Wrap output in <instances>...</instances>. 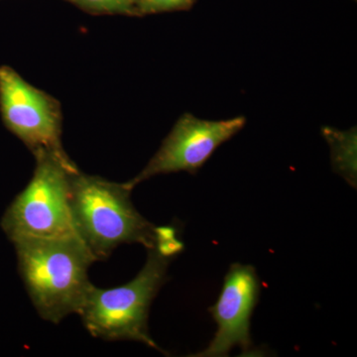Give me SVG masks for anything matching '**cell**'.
<instances>
[{
	"mask_svg": "<svg viewBox=\"0 0 357 357\" xmlns=\"http://www.w3.org/2000/svg\"><path fill=\"white\" fill-rule=\"evenodd\" d=\"M13 244L21 278L40 317L59 324L77 314L93 286L89 268L96 261L79 236L31 237Z\"/></svg>",
	"mask_w": 357,
	"mask_h": 357,
	"instance_id": "1",
	"label": "cell"
},
{
	"mask_svg": "<svg viewBox=\"0 0 357 357\" xmlns=\"http://www.w3.org/2000/svg\"><path fill=\"white\" fill-rule=\"evenodd\" d=\"M132 189L79 170L70 176V206L75 229L96 260L109 257L117 246L156 244V227L136 211Z\"/></svg>",
	"mask_w": 357,
	"mask_h": 357,
	"instance_id": "2",
	"label": "cell"
},
{
	"mask_svg": "<svg viewBox=\"0 0 357 357\" xmlns=\"http://www.w3.org/2000/svg\"><path fill=\"white\" fill-rule=\"evenodd\" d=\"M171 258L155 245L148 249L146 264L132 281L112 289L91 286L77 312L89 333L105 340L142 342L162 351L148 333V314L166 281Z\"/></svg>",
	"mask_w": 357,
	"mask_h": 357,
	"instance_id": "3",
	"label": "cell"
},
{
	"mask_svg": "<svg viewBox=\"0 0 357 357\" xmlns=\"http://www.w3.org/2000/svg\"><path fill=\"white\" fill-rule=\"evenodd\" d=\"M34 156L33 177L7 208L2 229L11 243L31 237L77 236L70 213V176L79 169L70 159L46 152Z\"/></svg>",
	"mask_w": 357,
	"mask_h": 357,
	"instance_id": "4",
	"label": "cell"
},
{
	"mask_svg": "<svg viewBox=\"0 0 357 357\" xmlns=\"http://www.w3.org/2000/svg\"><path fill=\"white\" fill-rule=\"evenodd\" d=\"M0 112L9 131L31 150L69 160L61 143L62 117L57 100L35 88L10 67H0Z\"/></svg>",
	"mask_w": 357,
	"mask_h": 357,
	"instance_id": "5",
	"label": "cell"
},
{
	"mask_svg": "<svg viewBox=\"0 0 357 357\" xmlns=\"http://www.w3.org/2000/svg\"><path fill=\"white\" fill-rule=\"evenodd\" d=\"M243 116L225 121H204L190 114H183L162 143L153 158L139 175L126 182L136 185L160 174L197 173L222 143L234 137L245 126Z\"/></svg>",
	"mask_w": 357,
	"mask_h": 357,
	"instance_id": "6",
	"label": "cell"
},
{
	"mask_svg": "<svg viewBox=\"0 0 357 357\" xmlns=\"http://www.w3.org/2000/svg\"><path fill=\"white\" fill-rule=\"evenodd\" d=\"M259 293L260 282L255 268L239 263L232 264L217 304L208 309L218 324L217 333L210 345L196 356H227L236 347L245 352L250 351V319Z\"/></svg>",
	"mask_w": 357,
	"mask_h": 357,
	"instance_id": "7",
	"label": "cell"
},
{
	"mask_svg": "<svg viewBox=\"0 0 357 357\" xmlns=\"http://www.w3.org/2000/svg\"><path fill=\"white\" fill-rule=\"evenodd\" d=\"M88 13L138 15V0H67Z\"/></svg>",
	"mask_w": 357,
	"mask_h": 357,
	"instance_id": "8",
	"label": "cell"
},
{
	"mask_svg": "<svg viewBox=\"0 0 357 357\" xmlns=\"http://www.w3.org/2000/svg\"><path fill=\"white\" fill-rule=\"evenodd\" d=\"M195 0H138V15H148L170 13V11L185 10L190 8Z\"/></svg>",
	"mask_w": 357,
	"mask_h": 357,
	"instance_id": "9",
	"label": "cell"
}]
</instances>
